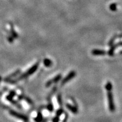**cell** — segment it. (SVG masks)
Wrapping results in <instances>:
<instances>
[{
    "label": "cell",
    "instance_id": "cell-1",
    "mask_svg": "<svg viewBox=\"0 0 122 122\" xmlns=\"http://www.w3.org/2000/svg\"><path fill=\"white\" fill-rule=\"evenodd\" d=\"M39 66V62H37V63H35V65H33L31 67L29 68L28 71H27L25 73H24V74H23L21 75H20L18 78H16V79H14V80H12L11 79V80H9L8 81L6 82V83H10V84H15L17 83L18 81L27 78V77H28L29 76L31 75L34 74L35 71L38 69Z\"/></svg>",
    "mask_w": 122,
    "mask_h": 122
},
{
    "label": "cell",
    "instance_id": "cell-2",
    "mask_svg": "<svg viewBox=\"0 0 122 122\" xmlns=\"http://www.w3.org/2000/svg\"><path fill=\"white\" fill-rule=\"evenodd\" d=\"M107 97L108 103H109V109L111 112H114L115 110V106L114 103V96L111 91H107Z\"/></svg>",
    "mask_w": 122,
    "mask_h": 122
},
{
    "label": "cell",
    "instance_id": "cell-3",
    "mask_svg": "<svg viewBox=\"0 0 122 122\" xmlns=\"http://www.w3.org/2000/svg\"><path fill=\"white\" fill-rule=\"evenodd\" d=\"M9 113H10V115L13 116V117H14L15 118L23 120V121H24L25 122H28V117H27V116L23 115V114H20L19 112H16V111L14 110H10V112H9Z\"/></svg>",
    "mask_w": 122,
    "mask_h": 122
},
{
    "label": "cell",
    "instance_id": "cell-4",
    "mask_svg": "<svg viewBox=\"0 0 122 122\" xmlns=\"http://www.w3.org/2000/svg\"><path fill=\"white\" fill-rule=\"evenodd\" d=\"M75 76H76L75 71H70L69 74H68L66 76L65 78L62 80V82H61V85H65V84L68 83L70 80H71V79H72Z\"/></svg>",
    "mask_w": 122,
    "mask_h": 122
},
{
    "label": "cell",
    "instance_id": "cell-5",
    "mask_svg": "<svg viewBox=\"0 0 122 122\" xmlns=\"http://www.w3.org/2000/svg\"><path fill=\"white\" fill-rule=\"evenodd\" d=\"M61 78H62V75L61 74L57 75V76H55L54 77H53V78L51 79V80H48V81L46 82V84H45L46 87L48 88V87H49L50 86H51L53 84L57 83V82H58L59 81L61 80Z\"/></svg>",
    "mask_w": 122,
    "mask_h": 122
},
{
    "label": "cell",
    "instance_id": "cell-6",
    "mask_svg": "<svg viewBox=\"0 0 122 122\" xmlns=\"http://www.w3.org/2000/svg\"><path fill=\"white\" fill-rule=\"evenodd\" d=\"M66 106L67 109L72 112L73 114H76L78 112V109H77V107L75 106H72L70 103H67L66 105Z\"/></svg>",
    "mask_w": 122,
    "mask_h": 122
},
{
    "label": "cell",
    "instance_id": "cell-7",
    "mask_svg": "<svg viewBox=\"0 0 122 122\" xmlns=\"http://www.w3.org/2000/svg\"><path fill=\"white\" fill-rule=\"evenodd\" d=\"M92 54L95 56H105L106 54V52L105 50H99V49H93L92 51Z\"/></svg>",
    "mask_w": 122,
    "mask_h": 122
},
{
    "label": "cell",
    "instance_id": "cell-8",
    "mask_svg": "<svg viewBox=\"0 0 122 122\" xmlns=\"http://www.w3.org/2000/svg\"><path fill=\"white\" fill-rule=\"evenodd\" d=\"M20 70H16L15 72H14V73H13V74H11V75H10L7 76L6 78L4 79V81L5 82H7L9 80H11L13 78V77H15V76H16L17 75H18V74H20Z\"/></svg>",
    "mask_w": 122,
    "mask_h": 122
},
{
    "label": "cell",
    "instance_id": "cell-9",
    "mask_svg": "<svg viewBox=\"0 0 122 122\" xmlns=\"http://www.w3.org/2000/svg\"><path fill=\"white\" fill-rule=\"evenodd\" d=\"M18 98L20 100H24L27 102L28 104H30V105H32L33 104V102L32 101V100L31 99H30V98H28V97H26V96H23V95H20L18 96Z\"/></svg>",
    "mask_w": 122,
    "mask_h": 122
},
{
    "label": "cell",
    "instance_id": "cell-10",
    "mask_svg": "<svg viewBox=\"0 0 122 122\" xmlns=\"http://www.w3.org/2000/svg\"><path fill=\"white\" fill-rule=\"evenodd\" d=\"M43 63L44 66H45V67H51L53 65L52 61L48 58L44 59Z\"/></svg>",
    "mask_w": 122,
    "mask_h": 122
},
{
    "label": "cell",
    "instance_id": "cell-11",
    "mask_svg": "<svg viewBox=\"0 0 122 122\" xmlns=\"http://www.w3.org/2000/svg\"><path fill=\"white\" fill-rule=\"evenodd\" d=\"M15 95H16V92H14V91L10 92L9 95L6 97L7 100L11 102L12 100H13L14 97Z\"/></svg>",
    "mask_w": 122,
    "mask_h": 122
},
{
    "label": "cell",
    "instance_id": "cell-12",
    "mask_svg": "<svg viewBox=\"0 0 122 122\" xmlns=\"http://www.w3.org/2000/svg\"><path fill=\"white\" fill-rule=\"evenodd\" d=\"M42 119H43V116H42V114L41 112H38L37 116L34 119L35 121L36 122H41Z\"/></svg>",
    "mask_w": 122,
    "mask_h": 122
},
{
    "label": "cell",
    "instance_id": "cell-13",
    "mask_svg": "<svg viewBox=\"0 0 122 122\" xmlns=\"http://www.w3.org/2000/svg\"><path fill=\"white\" fill-rule=\"evenodd\" d=\"M47 109L49 112H52L54 110V106H53L52 102L50 100V102H49L48 106H47Z\"/></svg>",
    "mask_w": 122,
    "mask_h": 122
},
{
    "label": "cell",
    "instance_id": "cell-14",
    "mask_svg": "<svg viewBox=\"0 0 122 122\" xmlns=\"http://www.w3.org/2000/svg\"><path fill=\"white\" fill-rule=\"evenodd\" d=\"M105 88L106 91H111L112 89V85L110 81H107L105 85Z\"/></svg>",
    "mask_w": 122,
    "mask_h": 122
},
{
    "label": "cell",
    "instance_id": "cell-15",
    "mask_svg": "<svg viewBox=\"0 0 122 122\" xmlns=\"http://www.w3.org/2000/svg\"><path fill=\"white\" fill-rule=\"evenodd\" d=\"M57 101L59 106H62V96H61V94H58L57 96Z\"/></svg>",
    "mask_w": 122,
    "mask_h": 122
},
{
    "label": "cell",
    "instance_id": "cell-16",
    "mask_svg": "<svg viewBox=\"0 0 122 122\" xmlns=\"http://www.w3.org/2000/svg\"><path fill=\"white\" fill-rule=\"evenodd\" d=\"M63 112H64L63 109H62V107L60 108V109H59L57 111V112H56V116L60 117V116L63 113Z\"/></svg>",
    "mask_w": 122,
    "mask_h": 122
},
{
    "label": "cell",
    "instance_id": "cell-17",
    "mask_svg": "<svg viewBox=\"0 0 122 122\" xmlns=\"http://www.w3.org/2000/svg\"><path fill=\"white\" fill-rule=\"evenodd\" d=\"M11 32L12 33V36H13V37L14 38H17L18 37V34L15 32L13 26L11 27Z\"/></svg>",
    "mask_w": 122,
    "mask_h": 122
},
{
    "label": "cell",
    "instance_id": "cell-18",
    "mask_svg": "<svg viewBox=\"0 0 122 122\" xmlns=\"http://www.w3.org/2000/svg\"><path fill=\"white\" fill-rule=\"evenodd\" d=\"M110 9L112 11H116L117 10V4H115V3L111 4V5L110 6Z\"/></svg>",
    "mask_w": 122,
    "mask_h": 122
},
{
    "label": "cell",
    "instance_id": "cell-19",
    "mask_svg": "<svg viewBox=\"0 0 122 122\" xmlns=\"http://www.w3.org/2000/svg\"><path fill=\"white\" fill-rule=\"evenodd\" d=\"M117 38H118V36H114L112 38V39H111L110 40V41H109V46H111V45H112L114 44V41H115V39H117Z\"/></svg>",
    "mask_w": 122,
    "mask_h": 122
},
{
    "label": "cell",
    "instance_id": "cell-20",
    "mask_svg": "<svg viewBox=\"0 0 122 122\" xmlns=\"http://www.w3.org/2000/svg\"><path fill=\"white\" fill-rule=\"evenodd\" d=\"M59 122V117L56 116L53 119V122Z\"/></svg>",
    "mask_w": 122,
    "mask_h": 122
},
{
    "label": "cell",
    "instance_id": "cell-21",
    "mask_svg": "<svg viewBox=\"0 0 122 122\" xmlns=\"http://www.w3.org/2000/svg\"><path fill=\"white\" fill-rule=\"evenodd\" d=\"M115 46L116 48H118V47H120V46H122V41H119L118 42V43L115 44Z\"/></svg>",
    "mask_w": 122,
    "mask_h": 122
},
{
    "label": "cell",
    "instance_id": "cell-22",
    "mask_svg": "<svg viewBox=\"0 0 122 122\" xmlns=\"http://www.w3.org/2000/svg\"><path fill=\"white\" fill-rule=\"evenodd\" d=\"M8 40L10 42H13L14 40V37L13 36H9L8 37Z\"/></svg>",
    "mask_w": 122,
    "mask_h": 122
},
{
    "label": "cell",
    "instance_id": "cell-23",
    "mask_svg": "<svg viewBox=\"0 0 122 122\" xmlns=\"http://www.w3.org/2000/svg\"><path fill=\"white\" fill-rule=\"evenodd\" d=\"M67 119H68V115H66L65 118V119H64L63 120V122H67Z\"/></svg>",
    "mask_w": 122,
    "mask_h": 122
},
{
    "label": "cell",
    "instance_id": "cell-24",
    "mask_svg": "<svg viewBox=\"0 0 122 122\" xmlns=\"http://www.w3.org/2000/svg\"><path fill=\"white\" fill-rule=\"evenodd\" d=\"M119 54H122V50H121V51H120V52H119Z\"/></svg>",
    "mask_w": 122,
    "mask_h": 122
},
{
    "label": "cell",
    "instance_id": "cell-25",
    "mask_svg": "<svg viewBox=\"0 0 122 122\" xmlns=\"http://www.w3.org/2000/svg\"><path fill=\"white\" fill-rule=\"evenodd\" d=\"M1 76H0V81H1Z\"/></svg>",
    "mask_w": 122,
    "mask_h": 122
}]
</instances>
